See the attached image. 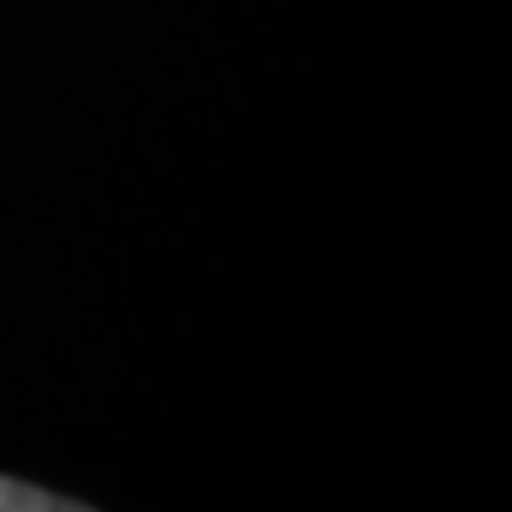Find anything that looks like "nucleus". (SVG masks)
<instances>
[{"label": "nucleus", "instance_id": "f257e3e1", "mask_svg": "<svg viewBox=\"0 0 512 512\" xmlns=\"http://www.w3.org/2000/svg\"><path fill=\"white\" fill-rule=\"evenodd\" d=\"M0 512H95L84 502H68V497H53L42 486H27V481H11L0 476Z\"/></svg>", "mask_w": 512, "mask_h": 512}]
</instances>
